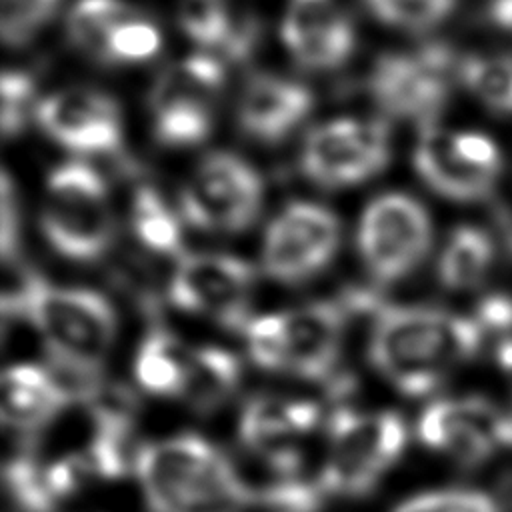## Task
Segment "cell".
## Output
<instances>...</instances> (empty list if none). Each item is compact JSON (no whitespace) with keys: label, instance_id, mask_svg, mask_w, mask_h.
Segmentation results:
<instances>
[{"label":"cell","instance_id":"6da1fadb","mask_svg":"<svg viewBox=\"0 0 512 512\" xmlns=\"http://www.w3.org/2000/svg\"><path fill=\"white\" fill-rule=\"evenodd\" d=\"M4 314L26 320L40 336L50 368L66 382L76 402L100 384L116 336V314L100 292L58 286L26 272L2 296Z\"/></svg>","mask_w":512,"mask_h":512},{"label":"cell","instance_id":"7a4b0ae2","mask_svg":"<svg viewBox=\"0 0 512 512\" xmlns=\"http://www.w3.org/2000/svg\"><path fill=\"white\" fill-rule=\"evenodd\" d=\"M482 336L476 318L428 306H386L376 314L368 356L398 392L424 396L478 352Z\"/></svg>","mask_w":512,"mask_h":512},{"label":"cell","instance_id":"3957f363","mask_svg":"<svg viewBox=\"0 0 512 512\" xmlns=\"http://www.w3.org/2000/svg\"><path fill=\"white\" fill-rule=\"evenodd\" d=\"M134 474L150 512H248L254 496L232 460L190 432L140 446Z\"/></svg>","mask_w":512,"mask_h":512},{"label":"cell","instance_id":"277c9868","mask_svg":"<svg viewBox=\"0 0 512 512\" xmlns=\"http://www.w3.org/2000/svg\"><path fill=\"white\" fill-rule=\"evenodd\" d=\"M406 440V424L396 412L340 408L328 420V452L318 484L326 496H364L400 460Z\"/></svg>","mask_w":512,"mask_h":512},{"label":"cell","instance_id":"5b68a950","mask_svg":"<svg viewBox=\"0 0 512 512\" xmlns=\"http://www.w3.org/2000/svg\"><path fill=\"white\" fill-rule=\"evenodd\" d=\"M40 226L56 252L72 260H96L112 242L114 218L104 180L84 162L50 172Z\"/></svg>","mask_w":512,"mask_h":512},{"label":"cell","instance_id":"8992f818","mask_svg":"<svg viewBox=\"0 0 512 512\" xmlns=\"http://www.w3.org/2000/svg\"><path fill=\"white\" fill-rule=\"evenodd\" d=\"M458 62L444 44L382 54L370 72L368 90L382 112L394 118L434 124L448 102Z\"/></svg>","mask_w":512,"mask_h":512},{"label":"cell","instance_id":"52a82bcc","mask_svg":"<svg viewBox=\"0 0 512 512\" xmlns=\"http://www.w3.org/2000/svg\"><path fill=\"white\" fill-rule=\"evenodd\" d=\"M262 194V180L244 158L212 152L184 182L180 210L196 228L240 232L258 216Z\"/></svg>","mask_w":512,"mask_h":512},{"label":"cell","instance_id":"ba28073f","mask_svg":"<svg viewBox=\"0 0 512 512\" xmlns=\"http://www.w3.org/2000/svg\"><path fill=\"white\" fill-rule=\"evenodd\" d=\"M432 224L424 206L408 194H384L372 200L358 224V250L370 276L396 282L426 256Z\"/></svg>","mask_w":512,"mask_h":512},{"label":"cell","instance_id":"9c48e42d","mask_svg":"<svg viewBox=\"0 0 512 512\" xmlns=\"http://www.w3.org/2000/svg\"><path fill=\"white\" fill-rule=\"evenodd\" d=\"M254 272L230 254H192L182 258L168 282L170 302L190 314L244 330L250 322Z\"/></svg>","mask_w":512,"mask_h":512},{"label":"cell","instance_id":"30bf717a","mask_svg":"<svg viewBox=\"0 0 512 512\" xmlns=\"http://www.w3.org/2000/svg\"><path fill=\"white\" fill-rule=\"evenodd\" d=\"M390 156V138L382 122L338 118L316 126L302 148L306 178L324 188H344L372 178Z\"/></svg>","mask_w":512,"mask_h":512},{"label":"cell","instance_id":"8fae6325","mask_svg":"<svg viewBox=\"0 0 512 512\" xmlns=\"http://www.w3.org/2000/svg\"><path fill=\"white\" fill-rule=\"evenodd\" d=\"M338 240V218L326 206L292 202L266 228L264 272L288 284L308 280L332 260Z\"/></svg>","mask_w":512,"mask_h":512},{"label":"cell","instance_id":"7c38bea8","mask_svg":"<svg viewBox=\"0 0 512 512\" xmlns=\"http://www.w3.org/2000/svg\"><path fill=\"white\" fill-rule=\"evenodd\" d=\"M418 436L430 450L476 466L512 446V416L478 396L436 400L420 414Z\"/></svg>","mask_w":512,"mask_h":512},{"label":"cell","instance_id":"4fadbf2b","mask_svg":"<svg viewBox=\"0 0 512 512\" xmlns=\"http://www.w3.org/2000/svg\"><path fill=\"white\" fill-rule=\"evenodd\" d=\"M36 118L54 142L74 152L104 154L122 142L120 110L110 96L96 90L54 92L38 102Z\"/></svg>","mask_w":512,"mask_h":512},{"label":"cell","instance_id":"5bb4252c","mask_svg":"<svg viewBox=\"0 0 512 512\" xmlns=\"http://www.w3.org/2000/svg\"><path fill=\"white\" fill-rule=\"evenodd\" d=\"M282 316L284 372L314 382H338L346 324L344 306L336 300H318L282 312Z\"/></svg>","mask_w":512,"mask_h":512},{"label":"cell","instance_id":"9a60e30c","mask_svg":"<svg viewBox=\"0 0 512 512\" xmlns=\"http://www.w3.org/2000/svg\"><path fill=\"white\" fill-rule=\"evenodd\" d=\"M320 414V406L312 400L256 396L242 408L238 436L276 472H292L300 464L294 442L318 426Z\"/></svg>","mask_w":512,"mask_h":512},{"label":"cell","instance_id":"2e32d148","mask_svg":"<svg viewBox=\"0 0 512 512\" xmlns=\"http://www.w3.org/2000/svg\"><path fill=\"white\" fill-rule=\"evenodd\" d=\"M282 40L298 64L330 70L354 50V28L334 0H288Z\"/></svg>","mask_w":512,"mask_h":512},{"label":"cell","instance_id":"e0dca14e","mask_svg":"<svg viewBox=\"0 0 512 512\" xmlns=\"http://www.w3.org/2000/svg\"><path fill=\"white\" fill-rule=\"evenodd\" d=\"M72 402L74 394L50 366L22 362L2 374L0 416L16 434H36Z\"/></svg>","mask_w":512,"mask_h":512},{"label":"cell","instance_id":"ac0fdd59","mask_svg":"<svg viewBox=\"0 0 512 512\" xmlns=\"http://www.w3.org/2000/svg\"><path fill=\"white\" fill-rule=\"evenodd\" d=\"M310 108L312 92L300 82L276 74H256L242 90L238 120L252 138L278 142L306 118Z\"/></svg>","mask_w":512,"mask_h":512},{"label":"cell","instance_id":"d6986e66","mask_svg":"<svg viewBox=\"0 0 512 512\" xmlns=\"http://www.w3.org/2000/svg\"><path fill=\"white\" fill-rule=\"evenodd\" d=\"M414 166L434 192L464 202L488 196L498 180V176L470 166L454 148L452 130L436 122L422 126L414 150Z\"/></svg>","mask_w":512,"mask_h":512},{"label":"cell","instance_id":"ffe728a7","mask_svg":"<svg viewBox=\"0 0 512 512\" xmlns=\"http://www.w3.org/2000/svg\"><path fill=\"white\" fill-rule=\"evenodd\" d=\"M242 380L240 360L216 346L192 348L180 398L200 414L218 410L232 398Z\"/></svg>","mask_w":512,"mask_h":512},{"label":"cell","instance_id":"44dd1931","mask_svg":"<svg viewBox=\"0 0 512 512\" xmlns=\"http://www.w3.org/2000/svg\"><path fill=\"white\" fill-rule=\"evenodd\" d=\"M178 24L202 48H222L230 56H244L252 44V28L238 24L224 0H180Z\"/></svg>","mask_w":512,"mask_h":512},{"label":"cell","instance_id":"7402d4cb","mask_svg":"<svg viewBox=\"0 0 512 512\" xmlns=\"http://www.w3.org/2000/svg\"><path fill=\"white\" fill-rule=\"evenodd\" d=\"M224 84V66L208 54L186 56L172 62L154 82L150 110L178 102L212 104Z\"/></svg>","mask_w":512,"mask_h":512},{"label":"cell","instance_id":"603a6c76","mask_svg":"<svg viewBox=\"0 0 512 512\" xmlns=\"http://www.w3.org/2000/svg\"><path fill=\"white\" fill-rule=\"evenodd\" d=\"M190 354L192 348H186L176 336L164 330L150 332L136 352V382L154 396L180 398Z\"/></svg>","mask_w":512,"mask_h":512},{"label":"cell","instance_id":"cb8c5ba5","mask_svg":"<svg viewBox=\"0 0 512 512\" xmlns=\"http://www.w3.org/2000/svg\"><path fill=\"white\" fill-rule=\"evenodd\" d=\"M496 258L494 240L476 226L456 228L438 260V278L450 290H470L490 272Z\"/></svg>","mask_w":512,"mask_h":512},{"label":"cell","instance_id":"d4e9b609","mask_svg":"<svg viewBox=\"0 0 512 512\" xmlns=\"http://www.w3.org/2000/svg\"><path fill=\"white\" fill-rule=\"evenodd\" d=\"M132 14V6L122 0H78L68 12V36L76 48L104 60L112 30Z\"/></svg>","mask_w":512,"mask_h":512},{"label":"cell","instance_id":"484cf974","mask_svg":"<svg viewBox=\"0 0 512 512\" xmlns=\"http://www.w3.org/2000/svg\"><path fill=\"white\" fill-rule=\"evenodd\" d=\"M458 78L488 110L512 114V56H466Z\"/></svg>","mask_w":512,"mask_h":512},{"label":"cell","instance_id":"4316f807","mask_svg":"<svg viewBox=\"0 0 512 512\" xmlns=\"http://www.w3.org/2000/svg\"><path fill=\"white\" fill-rule=\"evenodd\" d=\"M132 230L152 252L178 254L182 234L176 214L150 188H140L132 202Z\"/></svg>","mask_w":512,"mask_h":512},{"label":"cell","instance_id":"83f0119b","mask_svg":"<svg viewBox=\"0 0 512 512\" xmlns=\"http://www.w3.org/2000/svg\"><path fill=\"white\" fill-rule=\"evenodd\" d=\"M152 130L164 146H194L202 142L212 128V104L180 102L150 110Z\"/></svg>","mask_w":512,"mask_h":512},{"label":"cell","instance_id":"f1b7e54d","mask_svg":"<svg viewBox=\"0 0 512 512\" xmlns=\"http://www.w3.org/2000/svg\"><path fill=\"white\" fill-rule=\"evenodd\" d=\"M4 486L20 512H56L46 476L44 462L30 454H16L4 464Z\"/></svg>","mask_w":512,"mask_h":512},{"label":"cell","instance_id":"f546056e","mask_svg":"<svg viewBox=\"0 0 512 512\" xmlns=\"http://www.w3.org/2000/svg\"><path fill=\"white\" fill-rule=\"evenodd\" d=\"M162 36L158 28L140 14H132L120 22L104 50V62H144L158 54Z\"/></svg>","mask_w":512,"mask_h":512},{"label":"cell","instance_id":"4dcf8cb0","mask_svg":"<svg viewBox=\"0 0 512 512\" xmlns=\"http://www.w3.org/2000/svg\"><path fill=\"white\" fill-rule=\"evenodd\" d=\"M60 0H0V32L6 44H26L56 12Z\"/></svg>","mask_w":512,"mask_h":512},{"label":"cell","instance_id":"1f68e13d","mask_svg":"<svg viewBox=\"0 0 512 512\" xmlns=\"http://www.w3.org/2000/svg\"><path fill=\"white\" fill-rule=\"evenodd\" d=\"M244 340L252 362L268 372H284V316L262 314L244 326Z\"/></svg>","mask_w":512,"mask_h":512},{"label":"cell","instance_id":"d6a6232c","mask_svg":"<svg viewBox=\"0 0 512 512\" xmlns=\"http://www.w3.org/2000/svg\"><path fill=\"white\" fill-rule=\"evenodd\" d=\"M392 512H500L496 502L478 490H432L412 496Z\"/></svg>","mask_w":512,"mask_h":512},{"label":"cell","instance_id":"836d02e7","mask_svg":"<svg viewBox=\"0 0 512 512\" xmlns=\"http://www.w3.org/2000/svg\"><path fill=\"white\" fill-rule=\"evenodd\" d=\"M0 128L4 136H16L24 124L28 114L32 112L34 100V82L22 70H4L0 82Z\"/></svg>","mask_w":512,"mask_h":512},{"label":"cell","instance_id":"e575fe53","mask_svg":"<svg viewBox=\"0 0 512 512\" xmlns=\"http://www.w3.org/2000/svg\"><path fill=\"white\" fill-rule=\"evenodd\" d=\"M480 326L492 330H508L512 328V298L504 294H490L486 296L474 316Z\"/></svg>","mask_w":512,"mask_h":512},{"label":"cell","instance_id":"d590c367","mask_svg":"<svg viewBox=\"0 0 512 512\" xmlns=\"http://www.w3.org/2000/svg\"><path fill=\"white\" fill-rule=\"evenodd\" d=\"M18 242V220H16V198L8 174L2 176V256L8 260L16 250Z\"/></svg>","mask_w":512,"mask_h":512},{"label":"cell","instance_id":"8d00e7d4","mask_svg":"<svg viewBox=\"0 0 512 512\" xmlns=\"http://www.w3.org/2000/svg\"><path fill=\"white\" fill-rule=\"evenodd\" d=\"M496 358H498V364H500L502 372L506 374L508 382L512 384V338H506L498 344Z\"/></svg>","mask_w":512,"mask_h":512},{"label":"cell","instance_id":"74e56055","mask_svg":"<svg viewBox=\"0 0 512 512\" xmlns=\"http://www.w3.org/2000/svg\"><path fill=\"white\" fill-rule=\"evenodd\" d=\"M370 2H374V0H366V4H370Z\"/></svg>","mask_w":512,"mask_h":512}]
</instances>
